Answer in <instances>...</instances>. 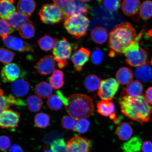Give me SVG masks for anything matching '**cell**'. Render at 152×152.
Masks as SVG:
<instances>
[{
  "mask_svg": "<svg viewBox=\"0 0 152 152\" xmlns=\"http://www.w3.org/2000/svg\"><path fill=\"white\" fill-rule=\"evenodd\" d=\"M140 15L144 20H149L152 17V1L147 0L143 2L140 6Z\"/></svg>",
  "mask_w": 152,
  "mask_h": 152,
  "instance_id": "obj_34",
  "label": "cell"
},
{
  "mask_svg": "<svg viewBox=\"0 0 152 152\" xmlns=\"http://www.w3.org/2000/svg\"><path fill=\"white\" fill-rule=\"evenodd\" d=\"M43 152H53L52 151H51L50 149H49L48 147H45L44 151H43Z\"/></svg>",
  "mask_w": 152,
  "mask_h": 152,
  "instance_id": "obj_52",
  "label": "cell"
},
{
  "mask_svg": "<svg viewBox=\"0 0 152 152\" xmlns=\"http://www.w3.org/2000/svg\"><path fill=\"white\" fill-rule=\"evenodd\" d=\"M141 139L134 137L125 142L121 147L123 152H138L142 147Z\"/></svg>",
  "mask_w": 152,
  "mask_h": 152,
  "instance_id": "obj_28",
  "label": "cell"
},
{
  "mask_svg": "<svg viewBox=\"0 0 152 152\" xmlns=\"http://www.w3.org/2000/svg\"><path fill=\"white\" fill-rule=\"evenodd\" d=\"M141 149L142 152H152V142L149 141L144 142Z\"/></svg>",
  "mask_w": 152,
  "mask_h": 152,
  "instance_id": "obj_47",
  "label": "cell"
},
{
  "mask_svg": "<svg viewBox=\"0 0 152 152\" xmlns=\"http://www.w3.org/2000/svg\"><path fill=\"white\" fill-rule=\"evenodd\" d=\"M15 54L14 52L7 49L1 48L0 50V61L5 64H10L14 59Z\"/></svg>",
  "mask_w": 152,
  "mask_h": 152,
  "instance_id": "obj_41",
  "label": "cell"
},
{
  "mask_svg": "<svg viewBox=\"0 0 152 152\" xmlns=\"http://www.w3.org/2000/svg\"><path fill=\"white\" fill-rule=\"evenodd\" d=\"M51 150L53 152H67V146L64 139H58L51 143Z\"/></svg>",
  "mask_w": 152,
  "mask_h": 152,
  "instance_id": "obj_39",
  "label": "cell"
},
{
  "mask_svg": "<svg viewBox=\"0 0 152 152\" xmlns=\"http://www.w3.org/2000/svg\"><path fill=\"white\" fill-rule=\"evenodd\" d=\"M67 105L65 106L69 115L78 120L86 119L94 113V105L90 97L81 94H74L68 98Z\"/></svg>",
  "mask_w": 152,
  "mask_h": 152,
  "instance_id": "obj_3",
  "label": "cell"
},
{
  "mask_svg": "<svg viewBox=\"0 0 152 152\" xmlns=\"http://www.w3.org/2000/svg\"><path fill=\"white\" fill-rule=\"evenodd\" d=\"M67 152H90L91 143L87 139L75 136L67 142Z\"/></svg>",
  "mask_w": 152,
  "mask_h": 152,
  "instance_id": "obj_10",
  "label": "cell"
},
{
  "mask_svg": "<svg viewBox=\"0 0 152 152\" xmlns=\"http://www.w3.org/2000/svg\"><path fill=\"white\" fill-rule=\"evenodd\" d=\"M90 54V51L83 47L74 53L71 60L76 71L80 72L82 70L83 66L88 61Z\"/></svg>",
  "mask_w": 152,
  "mask_h": 152,
  "instance_id": "obj_12",
  "label": "cell"
},
{
  "mask_svg": "<svg viewBox=\"0 0 152 152\" xmlns=\"http://www.w3.org/2000/svg\"><path fill=\"white\" fill-rule=\"evenodd\" d=\"M14 38V37L12 36L9 35L2 39L4 44L7 48L11 49V46H12V44Z\"/></svg>",
  "mask_w": 152,
  "mask_h": 152,
  "instance_id": "obj_48",
  "label": "cell"
},
{
  "mask_svg": "<svg viewBox=\"0 0 152 152\" xmlns=\"http://www.w3.org/2000/svg\"><path fill=\"white\" fill-rule=\"evenodd\" d=\"M52 87L50 84L45 81H42L36 85L35 92L39 97L49 98L53 92Z\"/></svg>",
  "mask_w": 152,
  "mask_h": 152,
  "instance_id": "obj_27",
  "label": "cell"
},
{
  "mask_svg": "<svg viewBox=\"0 0 152 152\" xmlns=\"http://www.w3.org/2000/svg\"><path fill=\"white\" fill-rule=\"evenodd\" d=\"M91 36L94 42L101 45L105 43L108 38V33L106 29L101 26H98L91 32Z\"/></svg>",
  "mask_w": 152,
  "mask_h": 152,
  "instance_id": "obj_26",
  "label": "cell"
},
{
  "mask_svg": "<svg viewBox=\"0 0 152 152\" xmlns=\"http://www.w3.org/2000/svg\"><path fill=\"white\" fill-rule=\"evenodd\" d=\"M11 49L20 52H29L33 50L31 45L22 39L14 37L12 41Z\"/></svg>",
  "mask_w": 152,
  "mask_h": 152,
  "instance_id": "obj_31",
  "label": "cell"
},
{
  "mask_svg": "<svg viewBox=\"0 0 152 152\" xmlns=\"http://www.w3.org/2000/svg\"><path fill=\"white\" fill-rule=\"evenodd\" d=\"M36 7L34 0H20L17 4L18 12L29 18L33 14Z\"/></svg>",
  "mask_w": 152,
  "mask_h": 152,
  "instance_id": "obj_23",
  "label": "cell"
},
{
  "mask_svg": "<svg viewBox=\"0 0 152 152\" xmlns=\"http://www.w3.org/2000/svg\"><path fill=\"white\" fill-rule=\"evenodd\" d=\"M49 81L51 86L55 90L62 88L64 83V73L60 70H55Z\"/></svg>",
  "mask_w": 152,
  "mask_h": 152,
  "instance_id": "obj_29",
  "label": "cell"
},
{
  "mask_svg": "<svg viewBox=\"0 0 152 152\" xmlns=\"http://www.w3.org/2000/svg\"><path fill=\"white\" fill-rule=\"evenodd\" d=\"M58 39L47 35H45L38 41L39 47L42 50L48 52L54 47Z\"/></svg>",
  "mask_w": 152,
  "mask_h": 152,
  "instance_id": "obj_32",
  "label": "cell"
},
{
  "mask_svg": "<svg viewBox=\"0 0 152 152\" xmlns=\"http://www.w3.org/2000/svg\"><path fill=\"white\" fill-rule=\"evenodd\" d=\"M19 66L14 63L7 64L4 66L1 72L2 80L4 83H10L18 80L20 75Z\"/></svg>",
  "mask_w": 152,
  "mask_h": 152,
  "instance_id": "obj_11",
  "label": "cell"
},
{
  "mask_svg": "<svg viewBox=\"0 0 152 152\" xmlns=\"http://www.w3.org/2000/svg\"><path fill=\"white\" fill-rule=\"evenodd\" d=\"M97 112L102 115L109 117L115 123L118 119L116 117V110L115 104L112 101H102L99 102L96 105Z\"/></svg>",
  "mask_w": 152,
  "mask_h": 152,
  "instance_id": "obj_16",
  "label": "cell"
},
{
  "mask_svg": "<svg viewBox=\"0 0 152 152\" xmlns=\"http://www.w3.org/2000/svg\"><path fill=\"white\" fill-rule=\"evenodd\" d=\"M90 20L84 15L67 17L64 19V25L68 33L75 39L86 35Z\"/></svg>",
  "mask_w": 152,
  "mask_h": 152,
  "instance_id": "obj_5",
  "label": "cell"
},
{
  "mask_svg": "<svg viewBox=\"0 0 152 152\" xmlns=\"http://www.w3.org/2000/svg\"><path fill=\"white\" fill-rule=\"evenodd\" d=\"M7 20L14 29L18 30L30 21L29 18L18 11L13 13Z\"/></svg>",
  "mask_w": 152,
  "mask_h": 152,
  "instance_id": "obj_18",
  "label": "cell"
},
{
  "mask_svg": "<svg viewBox=\"0 0 152 152\" xmlns=\"http://www.w3.org/2000/svg\"><path fill=\"white\" fill-rule=\"evenodd\" d=\"M134 75L138 81H150L152 79V69L147 64L138 66L135 71Z\"/></svg>",
  "mask_w": 152,
  "mask_h": 152,
  "instance_id": "obj_24",
  "label": "cell"
},
{
  "mask_svg": "<svg viewBox=\"0 0 152 152\" xmlns=\"http://www.w3.org/2000/svg\"><path fill=\"white\" fill-rule=\"evenodd\" d=\"M135 30L130 23H121L110 32L109 45L110 56L123 54L124 51L137 36Z\"/></svg>",
  "mask_w": 152,
  "mask_h": 152,
  "instance_id": "obj_2",
  "label": "cell"
},
{
  "mask_svg": "<svg viewBox=\"0 0 152 152\" xmlns=\"http://www.w3.org/2000/svg\"><path fill=\"white\" fill-rule=\"evenodd\" d=\"M57 94L63 103L64 105V106L67 105L68 102V99L65 96H64L62 93L60 92L59 91H58L56 92Z\"/></svg>",
  "mask_w": 152,
  "mask_h": 152,
  "instance_id": "obj_51",
  "label": "cell"
},
{
  "mask_svg": "<svg viewBox=\"0 0 152 152\" xmlns=\"http://www.w3.org/2000/svg\"><path fill=\"white\" fill-rule=\"evenodd\" d=\"M119 104L121 111L125 115L141 124L149 121L152 113V106L143 95L133 97L120 96Z\"/></svg>",
  "mask_w": 152,
  "mask_h": 152,
  "instance_id": "obj_1",
  "label": "cell"
},
{
  "mask_svg": "<svg viewBox=\"0 0 152 152\" xmlns=\"http://www.w3.org/2000/svg\"><path fill=\"white\" fill-rule=\"evenodd\" d=\"M144 96L148 103L152 105V86L147 89Z\"/></svg>",
  "mask_w": 152,
  "mask_h": 152,
  "instance_id": "obj_49",
  "label": "cell"
},
{
  "mask_svg": "<svg viewBox=\"0 0 152 152\" xmlns=\"http://www.w3.org/2000/svg\"><path fill=\"white\" fill-rule=\"evenodd\" d=\"M10 140L6 136H1L0 139V147L1 151H5L10 147Z\"/></svg>",
  "mask_w": 152,
  "mask_h": 152,
  "instance_id": "obj_46",
  "label": "cell"
},
{
  "mask_svg": "<svg viewBox=\"0 0 152 152\" xmlns=\"http://www.w3.org/2000/svg\"><path fill=\"white\" fill-rule=\"evenodd\" d=\"M115 132L120 140L126 141L132 136L133 130L130 124L123 122L117 126Z\"/></svg>",
  "mask_w": 152,
  "mask_h": 152,
  "instance_id": "obj_25",
  "label": "cell"
},
{
  "mask_svg": "<svg viewBox=\"0 0 152 152\" xmlns=\"http://www.w3.org/2000/svg\"><path fill=\"white\" fill-rule=\"evenodd\" d=\"M35 28L31 21L19 30V34L24 39H30L33 37L35 34Z\"/></svg>",
  "mask_w": 152,
  "mask_h": 152,
  "instance_id": "obj_35",
  "label": "cell"
},
{
  "mask_svg": "<svg viewBox=\"0 0 152 152\" xmlns=\"http://www.w3.org/2000/svg\"><path fill=\"white\" fill-rule=\"evenodd\" d=\"M50 117L47 113H38L36 115L34 118V123L38 128H46L49 124Z\"/></svg>",
  "mask_w": 152,
  "mask_h": 152,
  "instance_id": "obj_36",
  "label": "cell"
},
{
  "mask_svg": "<svg viewBox=\"0 0 152 152\" xmlns=\"http://www.w3.org/2000/svg\"><path fill=\"white\" fill-rule=\"evenodd\" d=\"M79 1L83 3H87L90 1L91 0H79Z\"/></svg>",
  "mask_w": 152,
  "mask_h": 152,
  "instance_id": "obj_53",
  "label": "cell"
},
{
  "mask_svg": "<svg viewBox=\"0 0 152 152\" xmlns=\"http://www.w3.org/2000/svg\"><path fill=\"white\" fill-rule=\"evenodd\" d=\"M28 109L32 112H37L41 109L43 102L39 96H28L26 101Z\"/></svg>",
  "mask_w": 152,
  "mask_h": 152,
  "instance_id": "obj_33",
  "label": "cell"
},
{
  "mask_svg": "<svg viewBox=\"0 0 152 152\" xmlns=\"http://www.w3.org/2000/svg\"><path fill=\"white\" fill-rule=\"evenodd\" d=\"M134 75L131 70L126 67L120 68L115 75V78L119 84L127 85L132 80Z\"/></svg>",
  "mask_w": 152,
  "mask_h": 152,
  "instance_id": "obj_21",
  "label": "cell"
},
{
  "mask_svg": "<svg viewBox=\"0 0 152 152\" xmlns=\"http://www.w3.org/2000/svg\"><path fill=\"white\" fill-rule=\"evenodd\" d=\"M119 87L118 82L113 78L102 80L98 90V96L102 101H111Z\"/></svg>",
  "mask_w": 152,
  "mask_h": 152,
  "instance_id": "obj_8",
  "label": "cell"
},
{
  "mask_svg": "<svg viewBox=\"0 0 152 152\" xmlns=\"http://www.w3.org/2000/svg\"><path fill=\"white\" fill-rule=\"evenodd\" d=\"M101 80L97 76L91 74L86 77L84 82L85 88L91 92H94L99 88Z\"/></svg>",
  "mask_w": 152,
  "mask_h": 152,
  "instance_id": "obj_30",
  "label": "cell"
},
{
  "mask_svg": "<svg viewBox=\"0 0 152 152\" xmlns=\"http://www.w3.org/2000/svg\"><path fill=\"white\" fill-rule=\"evenodd\" d=\"M47 104L49 109L56 111L61 109L64 104L58 95L55 94L51 95L49 97L48 99Z\"/></svg>",
  "mask_w": 152,
  "mask_h": 152,
  "instance_id": "obj_37",
  "label": "cell"
},
{
  "mask_svg": "<svg viewBox=\"0 0 152 152\" xmlns=\"http://www.w3.org/2000/svg\"><path fill=\"white\" fill-rule=\"evenodd\" d=\"M30 84L24 79H19L12 83L11 90L13 94L18 97L26 96L29 92Z\"/></svg>",
  "mask_w": 152,
  "mask_h": 152,
  "instance_id": "obj_20",
  "label": "cell"
},
{
  "mask_svg": "<svg viewBox=\"0 0 152 152\" xmlns=\"http://www.w3.org/2000/svg\"><path fill=\"white\" fill-rule=\"evenodd\" d=\"M121 0H102L104 8L110 12H115L120 8Z\"/></svg>",
  "mask_w": 152,
  "mask_h": 152,
  "instance_id": "obj_38",
  "label": "cell"
},
{
  "mask_svg": "<svg viewBox=\"0 0 152 152\" xmlns=\"http://www.w3.org/2000/svg\"><path fill=\"white\" fill-rule=\"evenodd\" d=\"M72 52L71 45L65 38L56 42L53 48V54L55 61L58 63V68L62 69L67 66Z\"/></svg>",
  "mask_w": 152,
  "mask_h": 152,
  "instance_id": "obj_6",
  "label": "cell"
},
{
  "mask_svg": "<svg viewBox=\"0 0 152 152\" xmlns=\"http://www.w3.org/2000/svg\"><path fill=\"white\" fill-rule=\"evenodd\" d=\"M14 32V28L8 22L5 20L1 19L0 21V34L1 39L9 36Z\"/></svg>",
  "mask_w": 152,
  "mask_h": 152,
  "instance_id": "obj_42",
  "label": "cell"
},
{
  "mask_svg": "<svg viewBox=\"0 0 152 152\" xmlns=\"http://www.w3.org/2000/svg\"><path fill=\"white\" fill-rule=\"evenodd\" d=\"M20 116L18 112L11 110H5L1 113L0 126L2 129H14L18 126Z\"/></svg>",
  "mask_w": 152,
  "mask_h": 152,
  "instance_id": "obj_9",
  "label": "cell"
},
{
  "mask_svg": "<svg viewBox=\"0 0 152 152\" xmlns=\"http://www.w3.org/2000/svg\"><path fill=\"white\" fill-rule=\"evenodd\" d=\"M39 14L42 21L47 24L58 23L64 18L62 10L53 4L43 5Z\"/></svg>",
  "mask_w": 152,
  "mask_h": 152,
  "instance_id": "obj_7",
  "label": "cell"
},
{
  "mask_svg": "<svg viewBox=\"0 0 152 152\" xmlns=\"http://www.w3.org/2000/svg\"><path fill=\"white\" fill-rule=\"evenodd\" d=\"M76 121H77V120L71 115L64 116L62 120V126L63 128L66 130H73L75 126Z\"/></svg>",
  "mask_w": 152,
  "mask_h": 152,
  "instance_id": "obj_43",
  "label": "cell"
},
{
  "mask_svg": "<svg viewBox=\"0 0 152 152\" xmlns=\"http://www.w3.org/2000/svg\"><path fill=\"white\" fill-rule=\"evenodd\" d=\"M1 105L0 110L1 112L8 110L10 106L16 105L23 106L26 105V103L23 100L17 98L15 96L10 94L9 96H5L3 91L1 90Z\"/></svg>",
  "mask_w": 152,
  "mask_h": 152,
  "instance_id": "obj_17",
  "label": "cell"
},
{
  "mask_svg": "<svg viewBox=\"0 0 152 152\" xmlns=\"http://www.w3.org/2000/svg\"><path fill=\"white\" fill-rule=\"evenodd\" d=\"M90 125V121L86 119L78 120L73 130L74 132L83 134L88 131Z\"/></svg>",
  "mask_w": 152,
  "mask_h": 152,
  "instance_id": "obj_40",
  "label": "cell"
},
{
  "mask_svg": "<svg viewBox=\"0 0 152 152\" xmlns=\"http://www.w3.org/2000/svg\"><path fill=\"white\" fill-rule=\"evenodd\" d=\"M143 90V85L140 81L133 80L127 85L120 96H127L136 97L141 96Z\"/></svg>",
  "mask_w": 152,
  "mask_h": 152,
  "instance_id": "obj_19",
  "label": "cell"
},
{
  "mask_svg": "<svg viewBox=\"0 0 152 152\" xmlns=\"http://www.w3.org/2000/svg\"><path fill=\"white\" fill-rule=\"evenodd\" d=\"M0 16L1 19L7 20L9 17L16 11L14 0H1Z\"/></svg>",
  "mask_w": 152,
  "mask_h": 152,
  "instance_id": "obj_22",
  "label": "cell"
},
{
  "mask_svg": "<svg viewBox=\"0 0 152 152\" xmlns=\"http://www.w3.org/2000/svg\"><path fill=\"white\" fill-rule=\"evenodd\" d=\"M56 62L52 56H47L43 57L37 62L36 69L39 74L47 75L53 73L54 71Z\"/></svg>",
  "mask_w": 152,
  "mask_h": 152,
  "instance_id": "obj_15",
  "label": "cell"
},
{
  "mask_svg": "<svg viewBox=\"0 0 152 152\" xmlns=\"http://www.w3.org/2000/svg\"><path fill=\"white\" fill-rule=\"evenodd\" d=\"M9 152H24L20 146L18 144H14L10 147Z\"/></svg>",
  "mask_w": 152,
  "mask_h": 152,
  "instance_id": "obj_50",
  "label": "cell"
},
{
  "mask_svg": "<svg viewBox=\"0 0 152 152\" xmlns=\"http://www.w3.org/2000/svg\"><path fill=\"white\" fill-rule=\"evenodd\" d=\"M140 0H124L122 4V10L125 15L132 16L135 21L140 19Z\"/></svg>",
  "mask_w": 152,
  "mask_h": 152,
  "instance_id": "obj_13",
  "label": "cell"
},
{
  "mask_svg": "<svg viewBox=\"0 0 152 152\" xmlns=\"http://www.w3.org/2000/svg\"><path fill=\"white\" fill-rule=\"evenodd\" d=\"M145 30L137 36L133 42L124 51L125 61L132 66L137 67L147 64L149 59V53L145 49L140 47L139 42Z\"/></svg>",
  "mask_w": 152,
  "mask_h": 152,
  "instance_id": "obj_4",
  "label": "cell"
},
{
  "mask_svg": "<svg viewBox=\"0 0 152 152\" xmlns=\"http://www.w3.org/2000/svg\"><path fill=\"white\" fill-rule=\"evenodd\" d=\"M75 1V0H53L54 4L62 10V11Z\"/></svg>",
  "mask_w": 152,
  "mask_h": 152,
  "instance_id": "obj_45",
  "label": "cell"
},
{
  "mask_svg": "<svg viewBox=\"0 0 152 152\" xmlns=\"http://www.w3.org/2000/svg\"><path fill=\"white\" fill-rule=\"evenodd\" d=\"M88 5L79 1H75L62 11L64 19L67 17L83 15L88 12Z\"/></svg>",
  "mask_w": 152,
  "mask_h": 152,
  "instance_id": "obj_14",
  "label": "cell"
},
{
  "mask_svg": "<svg viewBox=\"0 0 152 152\" xmlns=\"http://www.w3.org/2000/svg\"><path fill=\"white\" fill-rule=\"evenodd\" d=\"M151 65H152V58H151Z\"/></svg>",
  "mask_w": 152,
  "mask_h": 152,
  "instance_id": "obj_54",
  "label": "cell"
},
{
  "mask_svg": "<svg viewBox=\"0 0 152 152\" xmlns=\"http://www.w3.org/2000/svg\"><path fill=\"white\" fill-rule=\"evenodd\" d=\"M104 54L99 49L96 48L93 52L91 56V60L93 63L96 65H98L103 60Z\"/></svg>",
  "mask_w": 152,
  "mask_h": 152,
  "instance_id": "obj_44",
  "label": "cell"
}]
</instances>
